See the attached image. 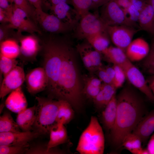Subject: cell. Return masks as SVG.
Wrapping results in <instances>:
<instances>
[{"label":"cell","mask_w":154,"mask_h":154,"mask_svg":"<svg viewBox=\"0 0 154 154\" xmlns=\"http://www.w3.org/2000/svg\"><path fill=\"white\" fill-rule=\"evenodd\" d=\"M42 0H28L30 3L36 10L42 9Z\"/></svg>","instance_id":"obj_45"},{"label":"cell","mask_w":154,"mask_h":154,"mask_svg":"<svg viewBox=\"0 0 154 154\" xmlns=\"http://www.w3.org/2000/svg\"><path fill=\"white\" fill-rule=\"evenodd\" d=\"M36 99L37 103L33 128L40 135L49 133L51 128L56 123L59 100L40 97H36Z\"/></svg>","instance_id":"obj_4"},{"label":"cell","mask_w":154,"mask_h":154,"mask_svg":"<svg viewBox=\"0 0 154 154\" xmlns=\"http://www.w3.org/2000/svg\"><path fill=\"white\" fill-rule=\"evenodd\" d=\"M95 73L103 83L112 84V80L108 75L103 66L99 68Z\"/></svg>","instance_id":"obj_40"},{"label":"cell","mask_w":154,"mask_h":154,"mask_svg":"<svg viewBox=\"0 0 154 154\" xmlns=\"http://www.w3.org/2000/svg\"><path fill=\"white\" fill-rule=\"evenodd\" d=\"M14 37L20 43V56L25 60L35 59L40 48L38 38L33 34L24 35L17 31Z\"/></svg>","instance_id":"obj_12"},{"label":"cell","mask_w":154,"mask_h":154,"mask_svg":"<svg viewBox=\"0 0 154 154\" xmlns=\"http://www.w3.org/2000/svg\"><path fill=\"white\" fill-rule=\"evenodd\" d=\"M117 103L115 95L104 109L102 114V120L105 128L110 131L115 123L117 113Z\"/></svg>","instance_id":"obj_25"},{"label":"cell","mask_w":154,"mask_h":154,"mask_svg":"<svg viewBox=\"0 0 154 154\" xmlns=\"http://www.w3.org/2000/svg\"><path fill=\"white\" fill-rule=\"evenodd\" d=\"M13 4L11 0H0V8L5 11L10 17L12 13Z\"/></svg>","instance_id":"obj_41"},{"label":"cell","mask_w":154,"mask_h":154,"mask_svg":"<svg viewBox=\"0 0 154 154\" xmlns=\"http://www.w3.org/2000/svg\"><path fill=\"white\" fill-rule=\"evenodd\" d=\"M74 9L80 18L93 9L91 0H70Z\"/></svg>","instance_id":"obj_33"},{"label":"cell","mask_w":154,"mask_h":154,"mask_svg":"<svg viewBox=\"0 0 154 154\" xmlns=\"http://www.w3.org/2000/svg\"><path fill=\"white\" fill-rule=\"evenodd\" d=\"M86 40L95 49L102 54L110 46V37L107 32L96 34Z\"/></svg>","instance_id":"obj_29"},{"label":"cell","mask_w":154,"mask_h":154,"mask_svg":"<svg viewBox=\"0 0 154 154\" xmlns=\"http://www.w3.org/2000/svg\"><path fill=\"white\" fill-rule=\"evenodd\" d=\"M150 50L148 42L143 38H138L132 40L126 48L125 52L128 59L132 62L145 58Z\"/></svg>","instance_id":"obj_17"},{"label":"cell","mask_w":154,"mask_h":154,"mask_svg":"<svg viewBox=\"0 0 154 154\" xmlns=\"http://www.w3.org/2000/svg\"><path fill=\"white\" fill-rule=\"evenodd\" d=\"M138 30L127 25L108 26L107 32L116 46L125 50Z\"/></svg>","instance_id":"obj_11"},{"label":"cell","mask_w":154,"mask_h":154,"mask_svg":"<svg viewBox=\"0 0 154 154\" xmlns=\"http://www.w3.org/2000/svg\"><path fill=\"white\" fill-rule=\"evenodd\" d=\"M105 69L108 76L112 81V83L115 75V70L113 66L104 67Z\"/></svg>","instance_id":"obj_46"},{"label":"cell","mask_w":154,"mask_h":154,"mask_svg":"<svg viewBox=\"0 0 154 154\" xmlns=\"http://www.w3.org/2000/svg\"><path fill=\"white\" fill-rule=\"evenodd\" d=\"M149 87L154 95V75L147 82Z\"/></svg>","instance_id":"obj_51"},{"label":"cell","mask_w":154,"mask_h":154,"mask_svg":"<svg viewBox=\"0 0 154 154\" xmlns=\"http://www.w3.org/2000/svg\"><path fill=\"white\" fill-rule=\"evenodd\" d=\"M142 142L137 135L131 133L124 138L121 146L133 154H140L142 147Z\"/></svg>","instance_id":"obj_30"},{"label":"cell","mask_w":154,"mask_h":154,"mask_svg":"<svg viewBox=\"0 0 154 154\" xmlns=\"http://www.w3.org/2000/svg\"><path fill=\"white\" fill-rule=\"evenodd\" d=\"M82 79L83 96L93 101L100 91L102 82L99 78L95 77L93 75L90 76L84 75Z\"/></svg>","instance_id":"obj_20"},{"label":"cell","mask_w":154,"mask_h":154,"mask_svg":"<svg viewBox=\"0 0 154 154\" xmlns=\"http://www.w3.org/2000/svg\"><path fill=\"white\" fill-rule=\"evenodd\" d=\"M59 107L56 119V123H62L65 125L69 123L74 116V109L67 101L58 100Z\"/></svg>","instance_id":"obj_28"},{"label":"cell","mask_w":154,"mask_h":154,"mask_svg":"<svg viewBox=\"0 0 154 154\" xmlns=\"http://www.w3.org/2000/svg\"><path fill=\"white\" fill-rule=\"evenodd\" d=\"M64 151L56 147L48 149L47 144L38 143L29 146L26 152V154H63Z\"/></svg>","instance_id":"obj_32"},{"label":"cell","mask_w":154,"mask_h":154,"mask_svg":"<svg viewBox=\"0 0 154 154\" xmlns=\"http://www.w3.org/2000/svg\"><path fill=\"white\" fill-rule=\"evenodd\" d=\"M119 5L124 10L130 5L131 0H115Z\"/></svg>","instance_id":"obj_44"},{"label":"cell","mask_w":154,"mask_h":154,"mask_svg":"<svg viewBox=\"0 0 154 154\" xmlns=\"http://www.w3.org/2000/svg\"><path fill=\"white\" fill-rule=\"evenodd\" d=\"M122 68L126 79L131 85L144 94L150 101L154 102V95L143 74L138 68L130 61Z\"/></svg>","instance_id":"obj_10"},{"label":"cell","mask_w":154,"mask_h":154,"mask_svg":"<svg viewBox=\"0 0 154 154\" xmlns=\"http://www.w3.org/2000/svg\"><path fill=\"white\" fill-rule=\"evenodd\" d=\"M13 29L9 25L8 23H2L0 27V41H2L9 38V37L12 34L11 31Z\"/></svg>","instance_id":"obj_39"},{"label":"cell","mask_w":154,"mask_h":154,"mask_svg":"<svg viewBox=\"0 0 154 154\" xmlns=\"http://www.w3.org/2000/svg\"><path fill=\"white\" fill-rule=\"evenodd\" d=\"M64 125L62 123H56L50 130L49 140L47 144L48 149L57 147L67 141L68 134Z\"/></svg>","instance_id":"obj_22"},{"label":"cell","mask_w":154,"mask_h":154,"mask_svg":"<svg viewBox=\"0 0 154 154\" xmlns=\"http://www.w3.org/2000/svg\"><path fill=\"white\" fill-rule=\"evenodd\" d=\"M104 58L108 62L123 68L130 61L125 52L117 47L110 46L102 53Z\"/></svg>","instance_id":"obj_24"},{"label":"cell","mask_w":154,"mask_h":154,"mask_svg":"<svg viewBox=\"0 0 154 154\" xmlns=\"http://www.w3.org/2000/svg\"><path fill=\"white\" fill-rule=\"evenodd\" d=\"M26 87L28 92L34 95L46 88L48 79L43 67H37L31 70L25 76Z\"/></svg>","instance_id":"obj_14"},{"label":"cell","mask_w":154,"mask_h":154,"mask_svg":"<svg viewBox=\"0 0 154 154\" xmlns=\"http://www.w3.org/2000/svg\"><path fill=\"white\" fill-rule=\"evenodd\" d=\"M138 23L141 30L154 36V11L149 1L141 11Z\"/></svg>","instance_id":"obj_21"},{"label":"cell","mask_w":154,"mask_h":154,"mask_svg":"<svg viewBox=\"0 0 154 154\" xmlns=\"http://www.w3.org/2000/svg\"><path fill=\"white\" fill-rule=\"evenodd\" d=\"M144 63L149 72L154 75V60Z\"/></svg>","instance_id":"obj_49"},{"label":"cell","mask_w":154,"mask_h":154,"mask_svg":"<svg viewBox=\"0 0 154 154\" xmlns=\"http://www.w3.org/2000/svg\"><path fill=\"white\" fill-rule=\"evenodd\" d=\"M10 16L5 10L0 8V22L2 23H9Z\"/></svg>","instance_id":"obj_42"},{"label":"cell","mask_w":154,"mask_h":154,"mask_svg":"<svg viewBox=\"0 0 154 154\" xmlns=\"http://www.w3.org/2000/svg\"><path fill=\"white\" fill-rule=\"evenodd\" d=\"M36 20L44 31L51 34L66 33L74 29L54 15L46 13L42 9H36Z\"/></svg>","instance_id":"obj_9"},{"label":"cell","mask_w":154,"mask_h":154,"mask_svg":"<svg viewBox=\"0 0 154 154\" xmlns=\"http://www.w3.org/2000/svg\"><path fill=\"white\" fill-rule=\"evenodd\" d=\"M40 135L35 130L0 133V145L29 146V142Z\"/></svg>","instance_id":"obj_15"},{"label":"cell","mask_w":154,"mask_h":154,"mask_svg":"<svg viewBox=\"0 0 154 154\" xmlns=\"http://www.w3.org/2000/svg\"><path fill=\"white\" fill-rule=\"evenodd\" d=\"M148 1L145 0H131L129 6L124 10L128 21L134 27L138 22L140 13Z\"/></svg>","instance_id":"obj_27"},{"label":"cell","mask_w":154,"mask_h":154,"mask_svg":"<svg viewBox=\"0 0 154 154\" xmlns=\"http://www.w3.org/2000/svg\"><path fill=\"white\" fill-rule=\"evenodd\" d=\"M112 66L115 71L112 84L117 89L123 85L126 79V75L123 69L121 67L116 65H113Z\"/></svg>","instance_id":"obj_37"},{"label":"cell","mask_w":154,"mask_h":154,"mask_svg":"<svg viewBox=\"0 0 154 154\" xmlns=\"http://www.w3.org/2000/svg\"><path fill=\"white\" fill-rule=\"evenodd\" d=\"M147 149L149 154H154V133L151 137L148 142Z\"/></svg>","instance_id":"obj_43"},{"label":"cell","mask_w":154,"mask_h":154,"mask_svg":"<svg viewBox=\"0 0 154 154\" xmlns=\"http://www.w3.org/2000/svg\"><path fill=\"white\" fill-rule=\"evenodd\" d=\"M17 7L25 11L28 16L37 23L36 20V9L28 0H11Z\"/></svg>","instance_id":"obj_35"},{"label":"cell","mask_w":154,"mask_h":154,"mask_svg":"<svg viewBox=\"0 0 154 154\" xmlns=\"http://www.w3.org/2000/svg\"><path fill=\"white\" fill-rule=\"evenodd\" d=\"M5 104L9 110L17 114L27 108V101L21 87L9 93Z\"/></svg>","instance_id":"obj_19"},{"label":"cell","mask_w":154,"mask_h":154,"mask_svg":"<svg viewBox=\"0 0 154 154\" xmlns=\"http://www.w3.org/2000/svg\"><path fill=\"white\" fill-rule=\"evenodd\" d=\"M49 2L47 3V6H54L59 4L67 3H68L69 0H48Z\"/></svg>","instance_id":"obj_50"},{"label":"cell","mask_w":154,"mask_h":154,"mask_svg":"<svg viewBox=\"0 0 154 154\" xmlns=\"http://www.w3.org/2000/svg\"><path fill=\"white\" fill-rule=\"evenodd\" d=\"M104 148L102 127L97 117L92 116L88 125L80 136L76 151L81 154H102Z\"/></svg>","instance_id":"obj_3"},{"label":"cell","mask_w":154,"mask_h":154,"mask_svg":"<svg viewBox=\"0 0 154 154\" xmlns=\"http://www.w3.org/2000/svg\"><path fill=\"white\" fill-rule=\"evenodd\" d=\"M110 0H91L93 4V9H96L102 6Z\"/></svg>","instance_id":"obj_48"},{"label":"cell","mask_w":154,"mask_h":154,"mask_svg":"<svg viewBox=\"0 0 154 154\" xmlns=\"http://www.w3.org/2000/svg\"><path fill=\"white\" fill-rule=\"evenodd\" d=\"M116 97V118L110 134L112 144L119 147L148 112L143 98L131 85L125 86Z\"/></svg>","instance_id":"obj_1"},{"label":"cell","mask_w":154,"mask_h":154,"mask_svg":"<svg viewBox=\"0 0 154 154\" xmlns=\"http://www.w3.org/2000/svg\"><path fill=\"white\" fill-rule=\"evenodd\" d=\"M21 129L10 113L5 112L0 117V133L21 131Z\"/></svg>","instance_id":"obj_31"},{"label":"cell","mask_w":154,"mask_h":154,"mask_svg":"<svg viewBox=\"0 0 154 154\" xmlns=\"http://www.w3.org/2000/svg\"><path fill=\"white\" fill-rule=\"evenodd\" d=\"M13 12L10 17L9 26L20 32H26L33 34H41L36 23L29 17L23 10L13 4Z\"/></svg>","instance_id":"obj_8"},{"label":"cell","mask_w":154,"mask_h":154,"mask_svg":"<svg viewBox=\"0 0 154 154\" xmlns=\"http://www.w3.org/2000/svg\"><path fill=\"white\" fill-rule=\"evenodd\" d=\"M25 78L23 68L17 65L3 77L0 86V98L3 99L11 92L21 87Z\"/></svg>","instance_id":"obj_13"},{"label":"cell","mask_w":154,"mask_h":154,"mask_svg":"<svg viewBox=\"0 0 154 154\" xmlns=\"http://www.w3.org/2000/svg\"><path fill=\"white\" fill-rule=\"evenodd\" d=\"M78 44L76 48L84 66L90 75H93L102 66V54L98 51L86 39Z\"/></svg>","instance_id":"obj_7"},{"label":"cell","mask_w":154,"mask_h":154,"mask_svg":"<svg viewBox=\"0 0 154 154\" xmlns=\"http://www.w3.org/2000/svg\"><path fill=\"white\" fill-rule=\"evenodd\" d=\"M0 54L9 58L16 59L20 56V45L15 38H9L0 42Z\"/></svg>","instance_id":"obj_26"},{"label":"cell","mask_w":154,"mask_h":154,"mask_svg":"<svg viewBox=\"0 0 154 154\" xmlns=\"http://www.w3.org/2000/svg\"><path fill=\"white\" fill-rule=\"evenodd\" d=\"M29 146L0 145V154H25Z\"/></svg>","instance_id":"obj_38"},{"label":"cell","mask_w":154,"mask_h":154,"mask_svg":"<svg viewBox=\"0 0 154 154\" xmlns=\"http://www.w3.org/2000/svg\"><path fill=\"white\" fill-rule=\"evenodd\" d=\"M36 106L27 108L17 114L16 122L22 131H31L35 119Z\"/></svg>","instance_id":"obj_23"},{"label":"cell","mask_w":154,"mask_h":154,"mask_svg":"<svg viewBox=\"0 0 154 154\" xmlns=\"http://www.w3.org/2000/svg\"><path fill=\"white\" fill-rule=\"evenodd\" d=\"M18 63L16 59L9 58L0 54V71L3 77L17 66Z\"/></svg>","instance_id":"obj_34"},{"label":"cell","mask_w":154,"mask_h":154,"mask_svg":"<svg viewBox=\"0 0 154 154\" xmlns=\"http://www.w3.org/2000/svg\"><path fill=\"white\" fill-rule=\"evenodd\" d=\"M149 3L151 4L154 11V0H148Z\"/></svg>","instance_id":"obj_52"},{"label":"cell","mask_w":154,"mask_h":154,"mask_svg":"<svg viewBox=\"0 0 154 154\" xmlns=\"http://www.w3.org/2000/svg\"><path fill=\"white\" fill-rule=\"evenodd\" d=\"M48 7L52 14L63 22L69 25L74 29L77 24L80 17L74 8L67 3H63Z\"/></svg>","instance_id":"obj_16"},{"label":"cell","mask_w":154,"mask_h":154,"mask_svg":"<svg viewBox=\"0 0 154 154\" xmlns=\"http://www.w3.org/2000/svg\"><path fill=\"white\" fill-rule=\"evenodd\" d=\"M77 52L68 39L58 69L56 87L49 98L66 100L78 111L82 106L83 96L76 61Z\"/></svg>","instance_id":"obj_2"},{"label":"cell","mask_w":154,"mask_h":154,"mask_svg":"<svg viewBox=\"0 0 154 154\" xmlns=\"http://www.w3.org/2000/svg\"><path fill=\"white\" fill-rule=\"evenodd\" d=\"M102 6L100 16L106 26L125 25L134 27L128 21L124 10L115 0H109Z\"/></svg>","instance_id":"obj_6"},{"label":"cell","mask_w":154,"mask_h":154,"mask_svg":"<svg viewBox=\"0 0 154 154\" xmlns=\"http://www.w3.org/2000/svg\"><path fill=\"white\" fill-rule=\"evenodd\" d=\"M116 90L112 84L102 83L98 94L103 100L105 106L116 94Z\"/></svg>","instance_id":"obj_36"},{"label":"cell","mask_w":154,"mask_h":154,"mask_svg":"<svg viewBox=\"0 0 154 154\" xmlns=\"http://www.w3.org/2000/svg\"><path fill=\"white\" fill-rule=\"evenodd\" d=\"M107 27L98 13L89 12L80 18L74 29V35L78 39H86L96 34L107 32Z\"/></svg>","instance_id":"obj_5"},{"label":"cell","mask_w":154,"mask_h":154,"mask_svg":"<svg viewBox=\"0 0 154 154\" xmlns=\"http://www.w3.org/2000/svg\"><path fill=\"white\" fill-rule=\"evenodd\" d=\"M145 59L144 62L154 60V42L153 43L151 48H150L149 54Z\"/></svg>","instance_id":"obj_47"},{"label":"cell","mask_w":154,"mask_h":154,"mask_svg":"<svg viewBox=\"0 0 154 154\" xmlns=\"http://www.w3.org/2000/svg\"><path fill=\"white\" fill-rule=\"evenodd\" d=\"M154 131V109L141 119L132 133L137 135L142 143L146 144Z\"/></svg>","instance_id":"obj_18"}]
</instances>
